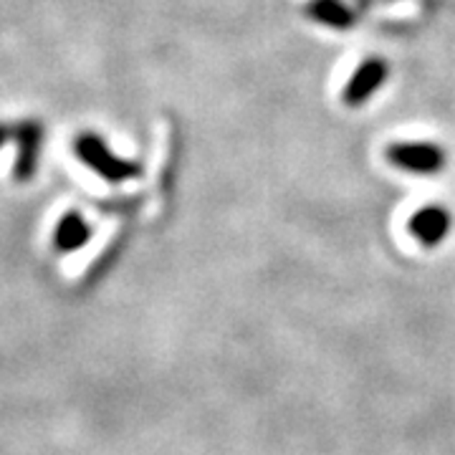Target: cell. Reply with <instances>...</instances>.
<instances>
[{
    "label": "cell",
    "mask_w": 455,
    "mask_h": 455,
    "mask_svg": "<svg viewBox=\"0 0 455 455\" xmlns=\"http://www.w3.org/2000/svg\"><path fill=\"white\" fill-rule=\"evenodd\" d=\"M74 152L92 172H97L99 178L107 182H127V180L142 175L140 164L124 160V157H116L97 132H82L74 140Z\"/></svg>",
    "instance_id": "obj_1"
},
{
    "label": "cell",
    "mask_w": 455,
    "mask_h": 455,
    "mask_svg": "<svg viewBox=\"0 0 455 455\" xmlns=\"http://www.w3.org/2000/svg\"><path fill=\"white\" fill-rule=\"evenodd\" d=\"M387 160L412 175H438L448 164V155L433 142H395L387 147Z\"/></svg>",
    "instance_id": "obj_2"
},
{
    "label": "cell",
    "mask_w": 455,
    "mask_h": 455,
    "mask_svg": "<svg viewBox=\"0 0 455 455\" xmlns=\"http://www.w3.org/2000/svg\"><path fill=\"white\" fill-rule=\"evenodd\" d=\"M16 137V167L13 175L20 182H28L38 170V160H41V147H44V127L36 119H23L13 130Z\"/></svg>",
    "instance_id": "obj_3"
},
{
    "label": "cell",
    "mask_w": 455,
    "mask_h": 455,
    "mask_svg": "<svg viewBox=\"0 0 455 455\" xmlns=\"http://www.w3.org/2000/svg\"><path fill=\"white\" fill-rule=\"evenodd\" d=\"M390 76V64L382 59H367L357 66V71L352 74L349 84L344 86V104L347 107H359L364 101H370L374 97V92L387 82Z\"/></svg>",
    "instance_id": "obj_4"
},
{
    "label": "cell",
    "mask_w": 455,
    "mask_h": 455,
    "mask_svg": "<svg viewBox=\"0 0 455 455\" xmlns=\"http://www.w3.org/2000/svg\"><path fill=\"white\" fill-rule=\"evenodd\" d=\"M453 228V215L443 205H425L410 218V233L418 243L435 248L440 245Z\"/></svg>",
    "instance_id": "obj_5"
},
{
    "label": "cell",
    "mask_w": 455,
    "mask_h": 455,
    "mask_svg": "<svg viewBox=\"0 0 455 455\" xmlns=\"http://www.w3.org/2000/svg\"><path fill=\"white\" fill-rule=\"evenodd\" d=\"M92 238V228L82 218V212H66L64 218L56 223V230H53V251L56 253H74L79 251L82 245L89 243Z\"/></svg>",
    "instance_id": "obj_6"
},
{
    "label": "cell",
    "mask_w": 455,
    "mask_h": 455,
    "mask_svg": "<svg viewBox=\"0 0 455 455\" xmlns=\"http://www.w3.org/2000/svg\"><path fill=\"white\" fill-rule=\"evenodd\" d=\"M309 13L316 18V20L329 23V26H337V28L349 26V23L355 20V16H352L344 5H339L337 0H316V3H311L309 5Z\"/></svg>",
    "instance_id": "obj_7"
},
{
    "label": "cell",
    "mask_w": 455,
    "mask_h": 455,
    "mask_svg": "<svg viewBox=\"0 0 455 455\" xmlns=\"http://www.w3.org/2000/svg\"><path fill=\"white\" fill-rule=\"evenodd\" d=\"M11 134H13V130L8 127V124H0V147L5 145L8 140H11Z\"/></svg>",
    "instance_id": "obj_8"
}]
</instances>
